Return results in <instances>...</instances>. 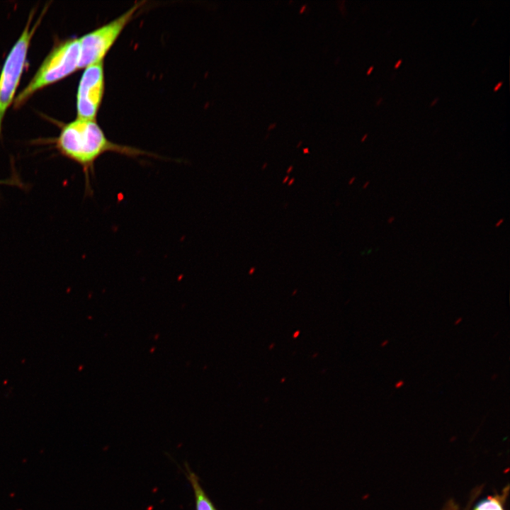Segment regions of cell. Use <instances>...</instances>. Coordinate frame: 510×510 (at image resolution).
<instances>
[{
    "label": "cell",
    "instance_id": "obj_11",
    "mask_svg": "<svg viewBox=\"0 0 510 510\" xmlns=\"http://www.w3.org/2000/svg\"><path fill=\"white\" fill-rule=\"evenodd\" d=\"M394 221H395V217H394V216H390V217H389V218L387 219V223H389V224L392 223Z\"/></svg>",
    "mask_w": 510,
    "mask_h": 510
},
{
    "label": "cell",
    "instance_id": "obj_13",
    "mask_svg": "<svg viewBox=\"0 0 510 510\" xmlns=\"http://www.w3.org/2000/svg\"><path fill=\"white\" fill-rule=\"evenodd\" d=\"M388 343H389V340H387V339L384 340V341L381 343L380 346H381V347H385V346H387V344Z\"/></svg>",
    "mask_w": 510,
    "mask_h": 510
},
{
    "label": "cell",
    "instance_id": "obj_3",
    "mask_svg": "<svg viewBox=\"0 0 510 510\" xmlns=\"http://www.w3.org/2000/svg\"><path fill=\"white\" fill-rule=\"evenodd\" d=\"M144 1L136 2L130 8L106 24L85 34L80 38L79 69L103 61L118 38L132 21Z\"/></svg>",
    "mask_w": 510,
    "mask_h": 510
},
{
    "label": "cell",
    "instance_id": "obj_4",
    "mask_svg": "<svg viewBox=\"0 0 510 510\" xmlns=\"http://www.w3.org/2000/svg\"><path fill=\"white\" fill-rule=\"evenodd\" d=\"M29 21L21 35L10 51L0 75V132L4 116L13 98L23 70L28 50L39 23L31 28Z\"/></svg>",
    "mask_w": 510,
    "mask_h": 510
},
{
    "label": "cell",
    "instance_id": "obj_8",
    "mask_svg": "<svg viewBox=\"0 0 510 510\" xmlns=\"http://www.w3.org/2000/svg\"><path fill=\"white\" fill-rule=\"evenodd\" d=\"M404 381L403 380H400L395 383V387L397 389L400 388L404 385Z\"/></svg>",
    "mask_w": 510,
    "mask_h": 510
},
{
    "label": "cell",
    "instance_id": "obj_21",
    "mask_svg": "<svg viewBox=\"0 0 510 510\" xmlns=\"http://www.w3.org/2000/svg\"><path fill=\"white\" fill-rule=\"evenodd\" d=\"M497 377H498L497 374L495 373V374H493V375H492L491 379H492V380H495Z\"/></svg>",
    "mask_w": 510,
    "mask_h": 510
},
{
    "label": "cell",
    "instance_id": "obj_9",
    "mask_svg": "<svg viewBox=\"0 0 510 510\" xmlns=\"http://www.w3.org/2000/svg\"><path fill=\"white\" fill-rule=\"evenodd\" d=\"M503 222H504L503 218L499 220L495 224V227H499L503 223Z\"/></svg>",
    "mask_w": 510,
    "mask_h": 510
},
{
    "label": "cell",
    "instance_id": "obj_6",
    "mask_svg": "<svg viewBox=\"0 0 510 510\" xmlns=\"http://www.w3.org/2000/svg\"><path fill=\"white\" fill-rule=\"evenodd\" d=\"M186 476L192 487L194 494L196 510H217L202 487L198 476L185 464Z\"/></svg>",
    "mask_w": 510,
    "mask_h": 510
},
{
    "label": "cell",
    "instance_id": "obj_7",
    "mask_svg": "<svg viewBox=\"0 0 510 510\" xmlns=\"http://www.w3.org/2000/svg\"><path fill=\"white\" fill-rule=\"evenodd\" d=\"M475 510H503V509L497 499H488L480 503Z\"/></svg>",
    "mask_w": 510,
    "mask_h": 510
},
{
    "label": "cell",
    "instance_id": "obj_2",
    "mask_svg": "<svg viewBox=\"0 0 510 510\" xmlns=\"http://www.w3.org/2000/svg\"><path fill=\"white\" fill-rule=\"evenodd\" d=\"M79 60V38L67 40L56 46L46 57L28 85L17 96L14 101L15 108L22 106L39 89L76 71Z\"/></svg>",
    "mask_w": 510,
    "mask_h": 510
},
{
    "label": "cell",
    "instance_id": "obj_23",
    "mask_svg": "<svg viewBox=\"0 0 510 510\" xmlns=\"http://www.w3.org/2000/svg\"><path fill=\"white\" fill-rule=\"evenodd\" d=\"M303 152H304L305 154H307V153H309V150H308V149H307V148H305V149H303Z\"/></svg>",
    "mask_w": 510,
    "mask_h": 510
},
{
    "label": "cell",
    "instance_id": "obj_19",
    "mask_svg": "<svg viewBox=\"0 0 510 510\" xmlns=\"http://www.w3.org/2000/svg\"><path fill=\"white\" fill-rule=\"evenodd\" d=\"M288 181H289V176H285V177L283 180V183H285Z\"/></svg>",
    "mask_w": 510,
    "mask_h": 510
},
{
    "label": "cell",
    "instance_id": "obj_15",
    "mask_svg": "<svg viewBox=\"0 0 510 510\" xmlns=\"http://www.w3.org/2000/svg\"><path fill=\"white\" fill-rule=\"evenodd\" d=\"M294 181H295V178H291L290 179H289V181L288 182V186H291L294 183Z\"/></svg>",
    "mask_w": 510,
    "mask_h": 510
},
{
    "label": "cell",
    "instance_id": "obj_24",
    "mask_svg": "<svg viewBox=\"0 0 510 510\" xmlns=\"http://www.w3.org/2000/svg\"><path fill=\"white\" fill-rule=\"evenodd\" d=\"M267 166V163H264V166H262V169H264Z\"/></svg>",
    "mask_w": 510,
    "mask_h": 510
},
{
    "label": "cell",
    "instance_id": "obj_17",
    "mask_svg": "<svg viewBox=\"0 0 510 510\" xmlns=\"http://www.w3.org/2000/svg\"><path fill=\"white\" fill-rule=\"evenodd\" d=\"M369 184H370V181H366V183L363 184V186L362 188H363V189H365V188H366L368 186Z\"/></svg>",
    "mask_w": 510,
    "mask_h": 510
},
{
    "label": "cell",
    "instance_id": "obj_10",
    "mask_svg": "<svg viewBox=\"0 0 510 510\" xmlns=\"http://www.w3.org/2000/svg\"><path fill=\"white\" fill-rule=\"evenodd\" d=\"M462 320H463V318H462V317H458V318H457L456 320H455V322H454V325H458V324H459L462 322Z\"/></svg>",
    "mask_w": 510,
    "mask_h": 510
},
{
    "label": "cell",
    "instance_id": "obj_20",
    "mask_svg": "<svg viewBox=\"0 0 510 510\" xmlns=\"http://www.w3.org/2000/svg\"><path fill=\"white\" fill-rule=\"evenodd\" d=\"M255 270H256V268H255V267H251V269H250L249 271V274H252V273L254 272Z\"/></svg>",
    "mask_w": 510,
    "mask_h": 510
},
{
    "label": "cell",
    "instance_id": "obj_22",
    "mask_svg": "<svg viewBox=\"0 0 510 510\" xmlns=\"http://www.w3.org/2000/svg\"><path fill=\"white\" fill-rule=\"evenodd\" d=\"M373 66L370 67L369 68V69L368 70V72H367V74H369L371 72V71L373 70Z\"/></svg>",
    "mask_w": 510,
    "mask_h": 510
},
{
    "label": "cell",
    "instance_id": "obj_16",
    "mask_svg": "<svg viewBox=\"0 0 510 510\" xmlns=\"http://www.w3.org/2000/svg\"><path fill=\"white\" fill-rule=\"evenodd\" d=\"M402 62V60H399L395 64V68H398Z\"/></svg>",
    "mask_w": 510,
    "mask_h": 510
},
{
    "label": "cell",
    "instance_id": "obj_1",
    "mask_svg": "<svg viewBox=\"0 0 510 510\" xmlns=\"http://www.w3.org/2000/svg\"><path fill=\"white\" fill-rule=\"evenodd\" d=\"M62 154L79 164L85 174L86 189L91 191L89 176L95 162L106 152L135 158L141 155L158 157L142 149L115 143L108 140L96 120L76 118L66 124L57 139Z\"/></svg>",
    "mask_w": 510,
    "mask_h": 510
},
{
    "label": "cell",
    "instance_id": "obj_14",
    "mask_svg": "<svg viewBox=\"0 0 510 510\" xmlns=\"http://www.w3.org/2000/svg\"><path fill=\"white\" fill-rule=\"evenodd\" d=\"M502 84V81L499 82L494 88V91H497Z\"/></svg>",
    "mask_w": 510,
    "mask_h": 510
},
{
    "label": "cell",
    "instance_id": "obj_12",
    "mask_svg": "<svg viewBox=\"0 0 510 510\" xmlns=\"http://www.w3.org/2000/svg\"><path fill=\"white\" fill-rule=\"evenodd\" d=\"M355 180H356V176H352L348 181V185L353 184V182L355 181Z\"/></svg>",
    "mask_w": 510,
    "mask_h": 510
},
{
    "label": "cell",
    "instance_id": "obj_18",
    "mask_svg": "<svg viewBox=\"0 0 510 510\" xmlns=\"http://www.w3.org/2000/svg\"><path fill=\"white\" fill-rule=\"evenodd\" d=\"M293 169V166L292 165H290L287 169V174H290Z\"/></svg>",
    "mask_w": 510,
    "mask_h": 510
},
{
    "label": "cell",
    "instance_id": "obj_5",
    "mask_svg": "<svg viewBox=\"0 0 510 510\" xmlns=\"http://www.w3.org/2000/svg\"><path fill=\"white\" fill-rule=\"evenodd\" d=\"M105 91L103 61L85 68L76 94L77 118L96 120Z\"/></svg>",
    "mask_w": 510,
    "mask_h": 510
},
{
    "label": "cell",
    "instance_id": "obj_25",
    "mask_svg": "<svg viewBox=\"0 0 510 510\" xmlns=\"http://www.w3.org/2000/svg\"><path fill=\"white\" fill-rule=\"evenodd\" d=\"M366 137H367V134H366V135L363 136V137L362 138L361 141H362V142L364 141V140L366 139Z\"/></svg>",
    "mask_w": 510,
    "mask_h": 510
}]
</instances>
